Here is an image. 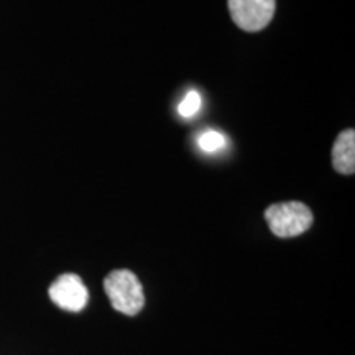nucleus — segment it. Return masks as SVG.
<instances>
[{"label":"nucleus","mask_w":355,"mask_h":355,"mask_svg":"<svg viewBox=\"0 0 355 355\" xmlns=\"http://www.w3.org/2000/svg\"><path fill=\"white\" fill-rule=\"evenodd\" d=\"M105 295L112 308L125 316H135L145 306L140 279L130 270H114L104 279Z\"/></svg>","instance_id":"1"},{"label":"nucleus","mask_w":355,"mask_h":355,"mask_svg":"<svg viewBox=\"0 0 355 355\" xmlns=\"http://www.w3.org/2000/svg\"><path fill=\"white\" fill-rule=\"evenodd\" d=\"M235 25L245 32H260L275 15L277 0H227Z\"/></svg>","instance_id":"3"},{"label":"nucleus","mask_w":355,"mask_h":355,"mask_svg":"<svg viewBox=\"0 0 355 355\" xmlns=\"http://www.w3.org/2000/svg\"><path fill=\"white\" fill-rule=\"evenodd\" d=\"M198 145L204 153H217L225 146V137L217 130H206L199 135Z\"/></svg>","instance_id":"6"},{"label":"nucleus","mask_w":355,"mask_h":355,"mask_svg":"<svg viewBox=\"0 0 355 355\" xmlns=\"http://www.w3.org/2000/svg\"><path fill=\"white\" fill-rule=\"evenodd\" d=\"M48 295L58 308L69 313H81L87 306L89 291L81 277L74 273H64L53 283Z\"/></svg>","instance_id":"4"},{"label":"nucleus","mask_w":355,"mask_h":355,"mask_svg":"<svg viewBox=\"0 0 355 355\" xmlns=\"http://www.w3.org/2000/svg\"><path fill=\"white\" fill-rule=\"evenodd\" d=\"M202 107V97L198 91H189L184 96V99L181 101V104L178 105V114L184 119L194 117Z\"/></svg>","instance_id":"7"},{"label":"nucleus","mask_w":355,"mask_h":355,"mask_svg":"<svg viewBox=\"0 0 355 355\" xmlns=\"http://www.w3.org/2000/svg\"><path fill=\"white\" fill-rule=\"evenodd\" d=\"M265 220L273 235L290 239L304 234L313 225V212L303 202H279L266 207Z\"/></svg>","instance_id":"2"},{"label":"nucleus","mask_w":355,"mask_h":355,"mask_svg":"<svg viewBox=\"0 0 355 355\" xmlns=\"http://www.w3.org/2000/svg\"><path fill=\"white\" fill-rule=\"evenodd\" d=\"M332 165L343 175L355 173V132L352 128L339 133L332 146Z\"/></svg>","instance_id":"5"}]
</instances>
